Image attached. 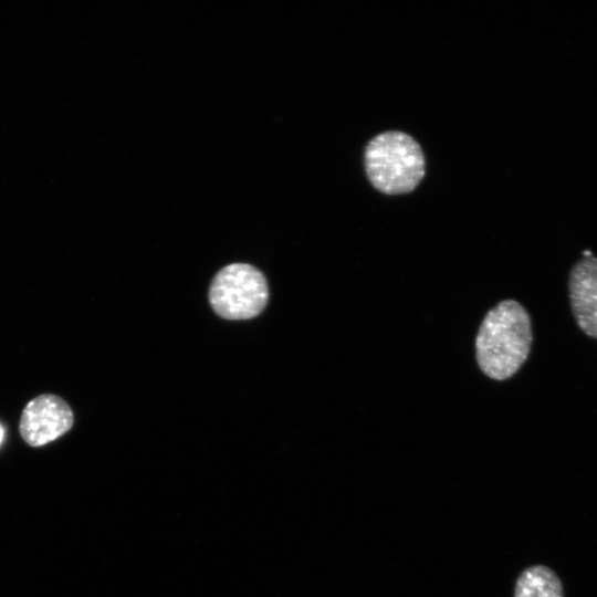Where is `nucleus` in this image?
I'll return each mask as SVG.
<instances>
[{"mask_svg": "<svg viewBox=\"0 0 597 597\" xmlns=\"http://www.w3.org/2000/svg\"><path fill=\"white\" fill-rule=\"evenodd\" d=\"M531 344L527 312L516 301H502L488 312L480 325L475 339L479 367L492 379H507L526 360Z\"/></svg>", "mask_w": 597, "mask_h": 597, "instance_id": "obj_1", "label": "nucleus"}, {"mask_svg": "<svg viewBox=\"0 0 597 597\" xmlns=\"http://www.w3.org/2000/svg\"><path fill=\"white\" fill-rule=\"evenodd\" d=\"M365 169L371 185L386 195L412 191L425 176L419 144L402 132H385L366 146Z\"/></svg>", "mask_w": 597, "mask_h": 597, "instance_id": "obj_2", "label": "nucleus"}, {"mask_svg": "<svg viewBox=\"0 0 597 597\" xmlns=\"http://www.w3.org/2000/svg\"><path fill=\"white\" fill-rule=\"evenodd\" d=\"M268 298L264 275L245 263H233L221 269L209 289L212 310L228 320H247L259 315Z\"/></svg>", "mask_w": 597, "mask_h": 597, "instance_id": "obj_3", "label": "nucleus"}, {"mask_svg": "<svg viewBox=\"0 0 597 597\" xmlns=\"http://www.w3.org/2000/svg\"><path fill=\"white\" fill-rule=\"evenodd\" d=\"M73 425L71 407L54 395H41L23 409L19 430L32 447L46 444L64 434Z\"/></svg>", "mask_w": 597, "mask_h": 597, "instance_id": "obj_4", "label": "nucleus"}, {"mask_svg": "<svg viewBox=\"0 0 597 597\" xmlns=\"http://www.w3.org/2000/svg\"><path fill=\"white\" fill-rule=\"evenodd\" d=\"M569 296L578 326L597 338V259L584 258L572 270Z\"/></svg>", "mask_w": 597, "mask_h": 597, "instance_id": "obj_5", "label": "nucleus"}, {"mask_svg": "<svg viewBox=\"0 0 597 597\" xmlns=\"http://www.w3.org/2000/svg\"><path fill=\"white\" fill-rule=\"evenodd\" d=\"M514 597H564V590L554 570L544 565H533L519 575Z\"/></svg>", "mask_w": 597, "mask_h": 597, "instance_id": "obj_6", "label": "nucleus"}, {"mask_svg": "<svg viewBox=\"0 0 597 597\" xmlns=\"http://www.w3.org/2000/svg\"><path fill=\"white\" fill-rule=\"evenodd\" d=\"M2 436H3V431H2V428L0 427V442L2 440Z\"/></svg>", "mask_w": 597, "mask_h": 597, "instance_id": "obj_7", "label": "nucleus"}]
</instances>
